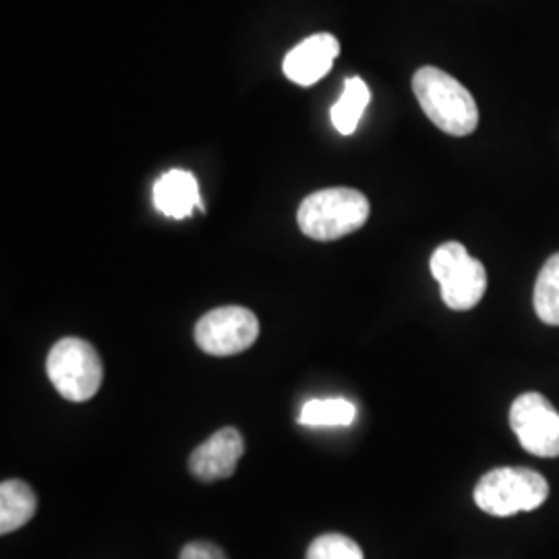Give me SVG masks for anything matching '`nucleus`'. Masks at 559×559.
<instances>
[{"instance_id": "3", "label": "nucleus", "mask_w": 559, "mask_h": 559, "mask_svg": "<svg viewBox=\"0 0 559 559\" xmlns=\"http://www.w3.org/2000/svg\"><path fill=\"white\" fill-rule=\"evenodd\" d=\"M549 496V485L543 475L531 468H496L480 477L475 487V501L491 516H514L519 512L537 510Z\"/></svg>"}, {"instance_id": "12", "label": "nucleus", "mask_w": 559, "mask_h": 559, "mask_svg": "<svg viewBox=\"0 0 559 559\" xmlns=\"http://www.w3.org/2000/svg\"><path fill=\"white\" fill-rule=\"evenodd\" d=\"M369 100H371V92L365 81L360 78H348L344 81V92L332 108V122L336 131L342 135H353L357 131V124L365 108L369 106Z\"/></svg>"}, {"instance_id": "5", "label": "nucleus", "mask_w": 559, "mask_h": 559, "mask_svg": "<svg viewBox=\"0 0 559 559\" xmlns=\"http://www.w3.org/2000/svg\"><path fill=\"white\" fill-rule=\"evenodd\" d=\"M431 276L440 282L441 299L454 311L479 305L487 290V272L456 240L443 242L431 255Z\"/></svg>"}, {"instance_id": "11", "label": "nucleus", "mask_w": 559, "mask_h": 559, "mask_svg": "<svg viewBox=\"0 0 559 559\" xmlns=\"http://www.w3.org/2000/svg\"><path fill=\"white\" fill-rule=\"evenodd\" d=\"M38 498L34 489L20 479L2 480L0 485V533H15L34 519Z\"/></svg>"}, {"instance_id": "2", "label": "nucleus", "mask_w": 559, "mask_h": 559, "mask_svg": "<svg viewBox=\"0 0 559 559\" xmlns=\"http://www.w3.org/2000/svg\"><path fill=\"white\" fill-rule=\"evenodd\" d=\"M369 214L371 205L360 191L332 187L316 191L300 201L297 222L302 235L328 242L360 230L369 221Z\"/></svg>"}, {"instance_id": "6", "label": "nucleus", "mask_w": 559, "mask_h": 559, "mask_svg": "<svg viewBox=\"0 0 559 559\" xmlns=\"http://www.w3.org/2000/svg\"><path fill=\"white\" fill-rule=\"evenodd\" d=\"M260 338V321L245 307H218L195 325V342L212 357H233Z\"/></svg>"}, {"instance_id": "10", "label": "nucleus", "mask_w": 559, "mask_h": 559, "mask_svg": "<svg viewBox=\"0 0 559 559\" xmlns=\"http://www.w3.org/2000/svg\"><path fill=\"white\" fill-rule=\"evenodd\" d=\"M154 203L168 218H189L198 207L205 212L198 180L187 170H168L154 185Z\"/></svg>"}, {"instance_id": "8", "label": "nucleus", "mask_w": 559, "mask_h": 559, "mask_svg": "<svg viewBox=\"0 0 559 559\" xmlns=\"http://www.w3.org/2000/svg\"><path fill=\"white\" fill-rule=\"evenodd\" d=\"M245 454V441L235 427H224L210 440L203 441L189 459V471L203 480H222L233 477Z\"/></svg>"}, {"instance_id": "16", "label": "nucleus", "mask_w": 559, "mask_h": 559, "mask_svg": "<svg viewBox=\"0 0 559 559\" xmlns=\"http://www.w3.org/2000/svg\"><path fill=\"white\" fill-rule=\"evenodd\" d=\"M179 559H228L218 545L207 540H193L182 547Z\"/></svg>"}, {"instance_id": "7", "label": "nucleus", "mask_w": 559, "mask_h": 559, "mask_svg": "<svg viewBox=\"0 0 559 559\" xmlns=\"http://www.w3.org/2000/svg\"><path fill=\"white\" fill-rule=\"evenodd\" d=\"M510 425L520 445L540 459L559 456V413L537 392H526L510 408Z\"/></svg>"}, {"instance_id": "4", "label": "nucleus", "mask_w": 559, "mask_h": 559, "mask_svg": "<svg viewBox=\"0 0 559 559\" xmlns=\"http://www.w3.org/2000/svg\"><path fill=\"white\" fill-rule=\"evenodd\" d=\"M46 373L62 399L85 402L94 399L104 380L98 350L81 338H62L46 359Z\"/></svg>"}, {"instance_id": "9", "label": "nucleus", "mask_w": 559, "mask_h": 559, "mask_svg": "<svg viewBox=\"0 0 559 559\" xmlns=\"http://www.w3.org/2000/svg\"><path fill=\"white\" fill-rule=\"evenodd\" d=\"M340 55V41L332 34H316L295 46L284 59V75L297 85H313L323 80Z\"/></svg>"}, {"instance_id": "13", "label": "nucleus", "mask_w": 559, "mask_h": 559, "mask_svg": "<svg viewBox=\"0 0 559 559\" xmlns=\"http://www.w3.org/2000/svg\"><path fill=\"white\" fill-rule=\"evenodd\" d=\"M357 419V406L350 400H309L300 408L299 423L305 427H348Z\"/></svg>"}, {"instance_id": "14", "label": "nucleus", "mask_w": 559, "mask_h": 559, "mask_svg": "<svg viewBox=\"0 0 559 559\" xmlns=\"http://www.w3.org/2000/svg\"><path fill=\"white\" fill-rule=\"evenodd\" d=\"M535 313L547 325H559V253L540 267L535 282Z\"/></svg>"}, {"instance_id": "1", "label": "nucleus", "mask_w": 559, "mask_h": 559, "mask_svg": "<svg viewBox=\"0 0 559 559\" xmlns=\"http://www.w3.org/2000/svg\"><path fill=\"white\" fill-rule=\"evenodd\" d=\"M413 92L423 112L440 131L466 138L477 131L479 108L473 94L438 67H423L413 78Z\"/></svg>"}, {"instance_id": "15", "label": "nucleus", "mask_w": 559, "mask_h": 559, "mask_svg": "<svg viewBox=\"0 0 559 559\" xmlns=\"http://www.w3.org/2000/svg\"><path fill=\"white\" fill-rule=\"evenodd\" d=\"M305 559H365L362 549L353 539L338 533L321 535L307 549Z\"/></svg>"}]
</instances>
